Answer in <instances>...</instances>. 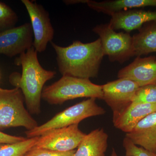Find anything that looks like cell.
Returning a JSON list of instances; mask_svg holds the SVG:
<instances>
[{
	"label": "cell",
	"mask_w": 156,
	"mask_h": 156,
	"mask_svg": "<svg viewBox=\"0 0 156 156\" xmlns=\"http://www.w3.org/2000/svg\"><path fill=\"white\" fill-rule=\"evenodd\" d=\"M56 54L58 69L62 76L89 79L97 76L104 53L99 38L89 43L75 41L61 47L50 42Z\"/></svg>",
	"instance_id": "cell-1"
},
{
	"label": "cell",
	"mask_w": 156,
	"mask_h": 156,
	"mask_svg": "<svg viewBox=\"0 0 156 156\" xmlns=\"http://www.w3.org/2000/svg\"><path fill=\"white\" fill-rule=\"evenodd\" d=\"M16 62L22 66V74L13 73L9 78L10 82L22 91L28 112L32 114H39L43 88L56 73L42 67L38 59L37 52L33 47L20 55Z\"/></svg>",
	"instance_id": "cell-2"
},
{
	"label": "cell",
	"mask_w": 156,
	"mask_h": 156,
	"mask_svg": "<svg viewBox=\"0 0 156 156\" xmlns=\"http://www.w3.org/2000/svg\"><path fill=\"white\" fill-rule=\"evenodd\" d=\"M102 86L89 79L63 76L58 80L43 89L42 98L52 105L63 104L80 98L103 99Z\"/></svg>",
	"instance_id": "cell-3"
},
{
	"label": "cell",
	"mask_w": 156,
	"mask_h": 156,
	"mask_svg": "<svg viewBox=\"0 0 156 156\" xmlns=\"http://www.w3.org/2000/svg\"><path fill=\"white\" fill-rule=\"evenodd\" d=\"M24 100L19 88H0V129L23 127L30 130L38 126L25 108Z\"/></svg>",
	"instance_id": "cell-4"
},
{
	"label": "cell",
	"mask_w": 156,
	"mask_h": 156,
	"mask_svg": "<svg viewBox=\"0 0 156 156\" xmlns=\"http://www.w3.org/2000/svg\"><path fill=\"white\" fill-rule=\"evenodd\" d=\"M105 112L96 103V98H89L58 113L43 125L27 130L26 135L27 138L41 136L50 130L79 124L85 119L103 115Z\"/></svg>",
	"instance_id": "cell-5"
},
{
	"label": "cell",
	"mask_w": 156,
	"mask_h": 156,
	"mask_svg": "<svg viewBox=\"0 0 156 156\" xmlns=\"http://www.w3.org/2000/svg\"><path fill=\"white\" fill-rule=\"evenodd\" d=\"M93 31L99 37L105 56L111 62L122 63L135 56L132 37L129 33L116 32L109 23L97 25Z\"/></svg>",
	"instance_id": "cell-6"
},
{
	"label": "cell",
	"mask_w": 156,
	"mask_h": 156,
	"mask_svg": "<svg viewBox=\"0 0 156 156\" xmlns=\"http://www.w3.org/2000/svg\"><path fill=\"white\" fill-rule=\"evenodd\" d=\"M78 126L76 124L48 131L39 136L34 147L59 152L74 150L86 135Z\"/></svg>",
	"instance_id": "cell-7"
},
{
	"label": "cell",
	"mask_w": 156,
	"mask_h": 156,
	"mask_svg": "<svg viewBox=\"0 0 156 156\" xmlns=\"http://www.w3.org/2000/svg\"><path fill=\"white\" fill-rule=\"evenodd\" d=\"M30 17L34 35L33 47L37 52L45 51L48 43L52 42L54 31L49 13L41 5L29 0H22Z\"/></svg>",
	"instance_id": "cell-8"
},
{
	"label": "cell",
	"mask_w": 156,
	"mask_h": 156,
	"mask_svg": "<svg viewBox=\"0 0 156 156\" xmlns=\"http://www.w3.org/2000/svg\"><path fill=\"white\" fill-rule=\"evenodd\" d=\"M139 85L128 79H119L102 85L103 100L113 114L122 111L132 102Z\"/></svg>",
	"instance_id": "cell-9"
},
{
	"label": "cell",
	"mask_w": 156,
	"mask_h": 156,
	"mask_svg": "<svg viewBox=\"0 0 156 156\" xmlns=\"http://www.w3.org/2000/svg\"><path fill=\"white\" fill-rule=\"evenodd\" d=\"M31 25L26 23L0 32V53L11 57L22 54L33 47Z\"/></svg>",
	"instance_id": "cell-10"
},
{
	"label": "cell",
	"mask_w": 156,
	"mask_h": 156,
	"mask_svg": "<svg viewBox=\"0 0 156 156\" xmlns=\"http://www.w3.org/2000/svg\"><path fill=\"white\" fill-rule=\"evenodd\" d=\"M118 77L134 81L140 87L155 84L156 57L137 56L133 62L119 71Z\"/></svg>",
	"instance_id": "cell-11"
},
{
	"label": "cell",
	"mask_w": 156,
	"mask_h": 156,
	"mask_svg": "<svg viewBox=\"0 0 156 156\" xmlns=\"http://www.w3.org/2000/svg\"><path fill=\"white\" fill-rule=\"evenodd\" d=\"M155 112L156 104L131 103L122 111L113 114L114 126L127 134L131 132L143 119Z\"/></svg>",
	"instance_id": "cell-12"
},
{
	"label": "cell",
	"mask_w": 156,
	"mask_h": 156,
	"mask_svg": "<svg viewBox=\"0 0 156 156\" xmlns=\"http://www.w3.org/2000/svg\"><path fill=\"white\" fill-rule=\"evenodd\" d=\"M109 22L114 30H123L127 33L139 30L144 24L156 21V11L132 9L121 11L111 16Z\"/></svg>",
	"instance_id": "cell-13"
},
{
	"label": "cell",
	"mask_w": 156,
	"mask_h": 156,
	"mask_svg": "<svg viewBox=\"0 0 156 156\" xmlns=\"http://www.w3.org/2000/svg\"><path fill=\"white\" fill-rule=\"evenodd\" d=\"M126 136L135 145L156 154V112L143 119Z\"/></svg>",
	"instance_id": "cell-14"
},
{
	"label": "cell",
	"mask_w": 156,
	"mask_h": 156,
	"mask_svg": "<svg viewBox=\"0 0 156 156\" xmlns=\"http://www.w3.org/2000/svg\"><path fill=\"white\" fill-rule=\"evenodd\" d=\"M90 9L112 16L121 11L146 7H156V0H114L95 2L81 1Z\"/></svg>",
	"instance_id": "cell-15"
},
{
	"label": "cell",
	"mask_w": 156,
	"mask_h": 156,
	"mask_svg": "<svg viewBox=\"0 0 156 156\" xmlns=\"http://www.w3.org/2000/svg\"><path fill=\"white\" fill-rule=\"evenodd\" d=\"M108 138L103 128L93 130L84 136L74 156H105Z\"/></svg>",
	"instance_id": "cell-16"
},
{
	"label": "cell",
	"mask_w": 156,
	"mask_h": 156,
	"mask_svg": "<svg viewBox=\"0 0 156 156\" xmlns=\"http://www.w3.org/2000/svg\"><path fill=\"white\" fill-rule=\"evenodd\" d=\"M132 40L135 56L156 53V21L144 24L132 37Z\"/></svg>",
	"instance_id": "cell-17"
},
{
	"label": "cell",
	"mask_w": 156,
	"mask_h": 156,
	"mask_svg": "<svg viewBox=\"0 0 156 156\" xmlns=\"http://www.w3.org/2000/svg\"><path fill=\"white\" fill-rule=\"evenodd\" d=\"M39 136L16 143L0 144V156H24L36 145Z\"/></svg>",
	"instance_id": "cell-18"
},
{
	"label": "cell",
	"mask_w": 156,
	"mask_h": 156,
	"mask_svg": "<svg viewBox=\"0 0 156 156\" xmlns=\"http://www.w3.org/2000/svg\"><path fill=\"white\" fill-rule=\"evenodd\" d=\"M17 21L16 13L9 6L0 2V32L14 27Z\"/></svg>",
	"instance_id": "cell-19"
},
{
	"label": "cell",
	"mask_w": 156,
	"mask_h": 156,
	"mask_svg": "<svg viewBox=\"0 0 156 156\" xmlns=\"http://www.w3.org/2000/svg\"><path fill=\"white\" fill-rule=\"evenodd\" d=\"M132 103L156 104V84H149L140 87Z\"/></svg>",
	"instance_id": "cell-20"
},
{
	"label": "cell",
	"mask_w": 156,
	"mask_h": 156,
	"mask_svg": "<svg viewBox=\"0 0 156 156\" xmlns=\"http://www.w3.org/2000/svg\"><path fill=\"white\" fill-rule=\"evenodd\" d=\"M123 146L126 150V155L131 156H156L153 153L134 144L128 137L124 138Z\"/></svg>",
	"instance_id": "cell-21"
},
{
	"label": "cell",
	"mask_w": 156,
	"mask_h": 156,
	"mask_svg": "<svg viewBox=\"0 0 156 156\" xmlns=\"http://www.w3.org/2000/svg\"><path fill=\"white\" fill-rule=\"evenodd\" d=\"M76 151L59 152L46 149L33 147L24 156H74Z\"/></svg>",
	"instance_id": "cell-22"
},
{
	"label": "cell",
	"mask_w": 156,
	"mask_h": 156,
	"mask_svg": "<svg viewBox=\"0 0 156 156\" xmlns=\"http://www.w3.org/2000/svg\"><path fill=\"white\" fill-rule=\"evenodd\" d=\"M27 139L23 136H13L0 131V144H11L21 142Z\"/></svg>",
	"instance_id": "cell-23"
},
{
	"label": "cell",
	"mask_w": 156,
	"mask_h": 156,
	"mask_svg": "<svg viewBox=\"0 0 156 156\" xmlns=\"http://www.w3.org/2000/svg\"><path fill=\"white\" fill-rule=\"evenodd\" d=\"M111 156H119L117 154L114 148L112 149V151L111 155ZM126 156H131L129 155H126Z\"/></svg>",
	"instance_id": "cell-24"
},
{
	"label": "cell",
	"mask_w": 156,
	"mask_h": 156,
	"mask_svg": "<svg viewBox=\"0 0 156 156\" xmlns=\"http://www.w3.org/2000/svg\"><path fill=\"white\" fill-rule=\"evenodd\" d=\"M155 84H156V82Z\"/></svg>",
	"instance_id": "cell-25"
}]
</instances>
